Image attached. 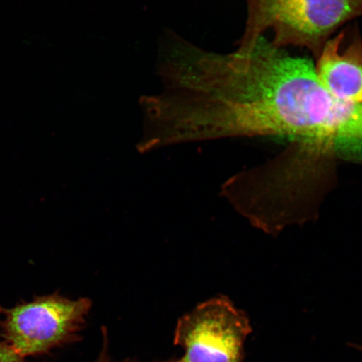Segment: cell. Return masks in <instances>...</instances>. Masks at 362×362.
<instances>
[{
	"label": "cell",
	"mask_w": 362,
	"mask_h": 362,
	"mask_svg": "<svg viewBox=\"0 0 362 362\" xmlns=\"http://www.w3.org/2000/svg\"><path fill=\"white\" fill-rule=\"evenodd\" d=\"M205 67L203 139L288 138L298 173L320 187H330L339 160L362 165V105L334 98L309 59L264 36Z\"/></svg>",
	"instance_id": "cell-1"
},
{
	"label": "cell",
	"mask_w": 362,
	"mask_h": 362,
	"mask_svg": "<svg viewBox=\"0 0 362 362\" xmlns=\"http://www.w3.org/2000/svg\"><path fill=\"white\" fill-rule=\"evenodd\" d=\"M247 17L239 49L264 37L275 47H300L316 59L329 39L362 16V0H246Z\"/></svg>",
	"instance_id": "cell-2"
},
{
	"label": "cell",
	"mask_w": 362,
	"mask_h": 362,
	"mask_svg": "<svg viewBox=\"0 0 362 362\" xmlns=\"http://www.w3.org/2000/svg\"><path fill=\"white\" fill-rule=\"evenodd\" d=\"M92 306L87 297L70 300L59 292L0 305V337L24 359L48 355L83 339Z\"/></svg>",
	"instance_id": "cell-3"
},
{
	"label": "cell",
	"mask_w": 362,
	"mask_h": 362,
	"mask_svg": "<svg viewBox=\"0 0 362 362\" xmlns=\"http://www.w3.org/2000/svg\"><path fill=\"white\" fill-rule=\"evenodd\" d=\"M252 332L245 312L228 297L210 298L176 325L174 345L183 348L184 356L162 362H243L244 344Z\"/></svg>",
	"instance_id": "cell-4"
},
{
	"label": "cell",
	"mask_w": 362,
	"mask_h": 362,
	"mask_svg": "<svg viewBox=\"0 0 362 362\" xmlns=\"http://www.w3.org/2000/svg\"><path fill=\"white\" fill-rule=\"evenodd\" d=\"M315 69L334 98L362 105V36L356 23L329 39L315 59Z\"/></svg>",
	"instance_id": "cell-5"
},
{
	"label": "cell",
	"mask_w": 362,
	"mask_h": 362,
	"mask_svg": "<svg viewBox=\"0 0 362 362\" xmlns=\"http://www.w3.org/2000/svg\"><path fill=\"white\" fill-rule=\"evenodd\" d=\"M103 344L102 349L98 359L95 362H115L112 360L110 354V341H108V330L106 327L102 328ZM124 362H138L134 359H126ZM162 362V361H156Z\"/></svg>",
	"instance_id": "cell-6"
},
{
	"label": "cell",
	"mask_w": 362,
	"mask_h": 362,
	"mask_svg": "<svg viewBox=\"0 0 362 362\" xmlns=\"http://www.w3.org/2000/svg\"><path fill=\"white\" fill-rule=\"evenodd\" d=\"M0 362H26L3 341H0Z\"/></svg>",
	"instance_id": "cell-7"
}]
</instances>
